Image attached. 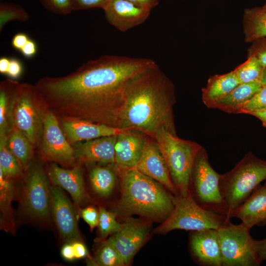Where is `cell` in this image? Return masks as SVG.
Instances as JSON below:
<instances>
[{
  "mask_svg": "<svg viewBox=\"0 0 266 266\" xmlns=\"http://www.w3.org/2000/svg\"><path fill=\"white\" fill-rule=\"evenodd\" d=\"M80 216L89 226L91 231L97 227L99 223V211L93 206H88L80 211Z\"/></svg>",
  "mask_w": 266,
  "mask_h": 266,
  "instance_id": "8d00e7d4",
  "label": "cell"
},
{
  "mask_svg": "<svg viewBox=\"0 0 266 266\" xmlns=\"http://www.w3.org/2000/svg\"><path fill=\"white\" fill-rule=\"evenodd\" d=\"M29 15L22 7L15 4L1 2L0 4V31L8 22L17 20L25 22L28 21Z\"/></svg>",
  "mask_w": 266,
  "mask_h": 266,
  "instance_id": "1f68e13d",
  "label": "cell"
},
{
  "mask_svg": "<svg viewBox=\"0 0 266 266\" xmlns=\"http://www.w3.org/2000/svg\"><path fill=\"white\" fill-rule=\"evenodd\" d=\"M227 218H237L250 230L255 226L266 224V188L259 185L249 198L240 205L232 210Z\"/></svg>",
  "mask_w": 266,
  "mask_h": 266,
  "instance_id": "ffe728a7",
  "label": "cell"
},
{
  "mask_svg": "<svg viewBox=\"0 0 266 266\" xmlns=\"http://www.w3.org/2000/svg\"><path fill=\"white\" fill-rule=\"evenodd\" d=\"M239 82L233 70L222 74H215L208 79L202 89V100L207 107L232 92Z\"/></svg>",
  "mask_w": 266,
  "mask_h": 266,
  "instance_id": "7402d4cb",
  "label": "cell"
},
{
  "mask_svg": "<svg viewBox=\"0 0 266 266\" xmlns=\"http://www.w3.org/2000/svg\"><path fill=\"white\" fill-rule=\"evenodd\" d=\"M89 179L93 191L99 196L107 198L114 188L116 175L109 167L96 166L90 170Z\"/></svg>",
  "mask_w": 266,
  "mask_h": 266,
  "instance_id": "4316f807",
  "label": "cell"
},
{
  "mask_svg": "<svg viewBox=\"0 0 266 266\" xmlns=\"http://www.w3.org/2000/svg\"><path fill=\"white\" fill-rule=\"evenodd\" d=\"M222 266H258L262 263L256 250L255 240L242 223L231 222L217 230Z\"/></svg>",
  "mask_w": 266,
  "mask_h": 266,
  "instance_id": "9c48e42d",
  "label": "cell"
},
{
  "mask_svg": "<svg viewBox=\"0 0 266 266\" xmlns=\"http://www.w3.org/2000/svg\"><path fill=\"white\" fill-rule=\"evenodd\" d=\"M253 56L265 68L266 67V37L258 39L252 42L248 49L247 57Z\"/></svg>",
  "mask_w": 266,
  "mask_h": 266,
  "instance_id": "e575fe53",
  "label": "cell"
},
{
  "mask_svg": "<svg viewBox=\"0 0 266 266\" xmlns=\"http://www.w3.org/2000/svg\"><path fill=\"white\" fill-rule=\"evenodd\" d=\"M21 199L25 212L33 219L45 221L51 213V186L40 163L30 165L27 170Z\"/></svg>",
  "mask_w": 266,
  "mask_h": 266,
  "instance_id": "30bf717a",
  "label": "cell"
},
{
  "mask_svg": "<svg viewBox=\"0 0 266 266\" xmlns=\"http://www.w3.org/2000/svg\"><path fill=\"white\" fill-rule=\"evenodd\" d=\"M257 252L260 261L266 260V237L262 240H255Z\"/></svg>",
  "mask_w": 266,
  "mask_h": 266,
  "instance_id": "7bdbcfd3",
  "label": "cell"
},
{
  "mask_svg": "<svg viewBox=\"0 0 266 266\" xmlns=\"http://www.w3.org/2000/svg\"><path fill=\"white\" fill-rule=\"evenodd\" d=\"M220 176L211 166L207 152L202 147L194 163L190 193L202 208L227 216L228 208L220 190Z\"/></svg>",
  "mask_w": 266,
  "mask_h": 266,
  "instance_id": "ba28073f",
  "label": "cell"
},
{
  "mask_svg": "<svg viewBox=\"0 0 266 266\" xmlns=\"http://www.w3.org/2000/svg\"><path fill=\"white\" fill-rule=\"evenodd\" d=\"M147 135L134 129H127L118 134L115 145V164L119 168H134Z\"/></svg>",
  "mask_w": 266,
  "mask_h": 266,
  "instance_id": "ac0fdd59",
  "label": "cell"
},
{
  "mask_svg": "<svg viewBox=\"0 0 266 266\" xmlns=\"http://www.w3.org/2000/svg\"><path fill=\"white\" fill-rule=\"evenodd\" d=\"M62 129L71 144L102 136L118 135L126 130L79 118L62 117Z\"/></svg>",
  "mask_w": 266,
  "mask_h": 266,
  "instance_id": "2e32d148",
  "label": "cell"
},
{
  "mask_svg": "<svg viewBox=\"0 0 266 266\" xmlns=\"http://www.w3.org/2000/svg\"><path fill=\"white\" fill-rule=\"evenodd\" d=\"M47 173L54 185L65 189L70 195L76 205H80L85 200V184L79 166L65 169L52 163L48 166Z\"/></svg>",
  "mask_w": 266,
  "mask_h": 266,
  "instance_id": "44dd1931",
  "label": "cell"
},
{
  "mask_svg": "<svg viewBox=\"0 0 266 266\" xmlns=\"http://www.w3.org/2000/svg\"><path fill=\"white\" fill-rule=\"evenodd\" d=\"M42 159L66 166L75 163L73 147L66 137L57 115L47 108L43 119L42 137L39 142Z\"/></svg>",
  "mask_w": 266,
  "mask_h": 266,
  "instance_id": "8fae6325",
  "label": "cell"
},
{
  "mask_svg": "<svg viewBox=\"0 0 266 266\" xmlns=\"http://www.w3.org/2000/svg\"><path fill=\"white\" fill-rule=\"evenodd\" d=\"M73 246L75 259L86 257L88 253L85 245L81 241H76L71 243Z\"/></svg>",
  "mask_w": 266,
  "mask_h": 266,
  "instance_id": "b9f144b4",
  "label": "cell"
},
{
  "mask_svg": "<svg viewBox=\"0 0 266 266\" xmlns=\"http://www.w3.org/2000/svg\"><path fill=\"white\" fill-rule=\"evenodd\" d=\"M263 69L254 57L249 56L233 71L239 83L243 84L260 81Z\"/></svg>",
  "mask_w": 266,
  "mask_h": 266,
  "instance_id": "f546056e",
  "label": "cell"
},
{
  "mask_svg": "<svg viewBox=\"0 0 266 266\" xmlns=\"http://www.w3.org/2000/svg\"><path fill=\"white\" fill-rule=\"evenodd\" d=\"M117 135L102 136L79 143L73 148L76 161L83 163L115 164Z\"/></svg>",
  "mask_w": 266,
  "mask_h": 266,
  "instance_id": "d6986e66",
  "label": "cell"
},
{
  "mask_svg": "<svg viewBox=\"0 0 266 266\" xmlns=\"http://www.w3.org/2000/svg\"><path fill=\"white\" fill-rule=\"evenodd\" d=\"M260 82L263 86H266V67L263 69Z\"/></svg>",
  "mask_w": 266,
  "mask_h": 266,
  "instance_id": "c3c4849f",
  "label": "cell"
},
{
  "mask_svg": "<svg viewBox=\"0 0 266 266\" xmlns=\"http://www.w3.org/2000/svg\"><path fill=\"white\" fill-rule=\"evenodd\" d=\"M265 180L266 161L251 153L246 154L231 170L220 174L219 187L228 208L227 217Z\"/></svg>",
  "mask_w": 266,
  "mask_h": 266,
  "instance_id": "5b68a950",
  "label": "cell"
},
{
  "mask_svg": "<svg viewBox=\"0 0 266 266\" xmlns=\"http://www.w3.org/2000/svg\"><path fill=\"white\" fill-rule=\"evenodd\" d=\"M230 222L226 216L200 207L190 193L185 197L174 196L172 212L157 231L160 233H166L177 229L192 231L217 230Z\"/></svg>",
  "mask_w": 266,
  "mask_h": 266,
  "instance_id": "52a82bcc",
  "label": "cell"
},
{
  "mask_svg": "<svg viewBox=\"0 0 266 266\" xmlns=\"http://www.w3.org/2000/svg\"><path fill=\"white\" fill-rule=\"evenodd\" d=\"M243 29L246 42L266 37V11L262 7L245 9Z\"/></svg>",
  "mask_w": 266,
  "mask_h": 266,
  "instance_id": "d4e9b609",
  "label": "cell"
},
{
  "mask_svg": "<svg viewBox=\"0 0 266 266\" xmlns=\"http://www.w3.org/2000/svg\"><path fill=\"white\" fill-rule=\"evenodd\" d=\"M7 146L23 169L27 170L33 157V144L20 131L11 126L7 134Z\"/></svg>",
  "mask_w": 266,
  "mask_h": 266,
  "instance_id": "cb8c5ba5",
  "label": "cell"
},
{
  "mask_svg": "<svg viewBox=\"0 0 266 266\" xmlns=\"http://www.w3.org/2000/svg\"><path fill=\"white\" fill-rule=\"evenodd\" d=\"M189 248L194 261L202 266H222L217 230L194 231L190 234Z\"/></svg>",
  "mask_w": 266,
  "mask_h": 266,
  "instance_id": "9a60e30c",
  "label": "cell"
},
{
  "mask_svg": "<svg viewBox=\"0 0 266 266\" xmlns=\"http://www.w3.org/2000/svg\"><path fill=\"white\" fill-rule=\"evenodd\" d=\"M266 108V86L262 88L249 100L240 106L236 114H248Z\"/></svg>",
  "mask_w": 266,
  "mask_h": 266,
  "instance_id": "836d02e7",
  "label": "cell"
},
{
  "mask_svg": "<svg viewBox=\"0 0 266 266\" xmlns=\"http://www.w3.org/2000/svg\"><path fill=\"white\" fill-rule=\"evenodd\" d=\"M48 10L60 15H66L72 11L71 0H39Z\"/></svg>",
  "mask_w": 266,
  "mask_h": 266,
  "instance_id": "d590c367",
  "label": "cell"
},
{
  "mask_svg": "<svg viewBox=\"0 0 266 266\" xmlns=\"http://www.w3.org/2000/svg\"><path fill=\"white\" fill-rule=\"evenodd\" d=\"M38 47L36 42L30 38L20 52L25 58L31 59L36 55Z\"/></svg>",
  "mask_w": 266,
  "mask_h": 266,
  "instance_id": "ab89813d",
  "label": "cell"
},
{
  "mask_svg": "<svg viewBox=\"0 0 266 266\" xmlns=\"http://www.w3.org/2000/svg\"><path fill=\"white\" fill-rule=\"evenodd\" d=\"M22 167L7 146V134L0 135V170L9 178L20 177Z\"/></svg>",
  "mask_w": 266,
  "mask_h": 266,
  "instance_id": "f1b7e54d",
  "label": "cell"
},
{
  "mask_svg": "<svg viewBox=\"0 0 266 266\" xmlns=\"http://www.w3.org/2000/svg\"><path fill=\"white\" fill-rule=\"evenodd\" d=\"M47 108L35 85L18 83L10 103L11 126L24 133L33 145H39Z\"/></svg>",
  "mask_w": 266,
  "mask_h": 266,
  "instance_id": "8992f818",
  "label": "cell"
},
{
  "mask_svg": "<svg viewBox=\"0 0 266 266\" xmlns=\"http://www.w3.org/2000/svg\"><path fill=\"white\" fill-rule=\"evenodd\" d=\"M94 261L95 264L101 266H126L116 248L108 239L99 249Z\"/></svg>",
  "mask_w": 266,
  "mask_h": 266,
  "instance_id": "4dcf8cb0",
  "label": "cell"
},
{
  "mask_svg": "<svg viewBox=\"0 0 266 266\" xmlns=\"http://www.w3.org/2000/svg\"><path fill=\"white\" fill-rule=\"evenodd\" d=\"M250 114L258 118L262 122L263 126L266 127V108L252 112Z\"/></svg>",
  "mask_w": 266,
  "mask_h": 266,
  "instance_id": "bcb514c9",
  "label": "cell"
},
{
  "mask_svg": "<svg viewBox=\"0 0 266 266\" xmlns=\"http://www.w3.org/2000/svg\"><path fill=\"white\" fill-rule=\"evenodd\" d=\"M157 141L178 195L190 193V183L195 159L202 147L199 143L178 137L164 128L156 133Z\"/></svg>",
  "mask_w": 266,
  "mask_h": 266,
  "instance_id": "277c9868",
  "label": "cell"
},
{
  "mask_svg": "<svg viewBox=\"0 0 266 266\" xmlns=\"http://www.w3.org/2000/svg\"><path fill=\"white\" fill-rule=\"evenodd\" d=\"M139 6L151 10L159 3L160 0H127Z\"/></svg>",
  "mask_w": 266,
  "mask_h": 266,
  "instance_id": "f6af8a7d",
  "label": "cell"
},
{
  "mask_svg": "<svg viewBox=\"0 0 266 266\" xmlns=\"http://www.w3.org/2000/svg\"><path fill=\"white\" fill-rule=\"evenodd\" d=\"M0 170V226L6 231L13 230L14 222L11 202L14 198V185Z\"/></svg>",
  "mask_w": 266,
  "mask_h": 266,
  "instance_id": "484cf974",
  "label": "cell"
},
{
  "mask_svg": "<svg viewBox=\"0 0 266 266\" xmlns=\"http://www.w3.org/2000/svg\"><path fill=\"white\" fill-rule=\"evenodd\" d=\"M134 168L160 183L174 196L178 195L155 139L147 135L140 158Z\"/></svg>",
  "mask_w": 266,
  "mask_h": 266,
  "instance_id": "4fadbf2b",
  "label": "cell"
},
{
  "mask_svg": "<svg viewBox=\"0 0 266 266\" xmlns=\"http://www.w3.org/2000/svg\"><path fill=\"white\" fill-rule=\"evenodd\" d=\"M120 168L121 196L118 210L128 215L166 219L174 208V196L160 183L136 168Z\"/></svg>",
  "mask_w": 266,
  "mask_h": 266,
  "instance_id": "3957f363",
  "label": "cell"
},
{
  "mask_svg": "<svg viewBox=\"0 0 266 266\" xmlns=\"http://www.w3.org/2000/svg\"><path fill=\"white\" fill-rule=\"evenodd\" d=\"M155 63L148 58L105 55L67 75L41 78L35 86L56 115L117 128L128 85Z\"/></svg>",
  "mask_w": 266,
  "mask_h": 266,
  "instance_id": "6da1fadb",
  "label": "cell"
},
{
  "mask_svg": "<svg viewBox=\"0 0 266 266\" xmlns=\"http://www.w3.org/2000/svg\"><path fill=\"white\" fill-rule=\"evenodd\" d=\"M99 211L98 227L101 238L104 239L108 235L114 234L120 230L123 224L117 221L115 213L109 212L102 207H99Z\"/></svg>",
  "mask_w": 266,
  "mask_h": 266,
  "instance_id": "d6a6232c",
  "label": "cell"
},
{
  "mask_svg": "<svg viewBox=\"0 0 266 266\" xmlns=\"http://www.w3.org/2000/svg\"><path fill=\"white\" fill-rule=\"evenodd\" d=\"M148 233V228L144 225L136 221H129L123 224L120 230L108 239L115 246L126 265H128L144 242Z\"/></svg>",
  "mask_w": 266,
  "mask_h": 266,
  "instance_id": "e0dca14e",
  "label": "cell"
},
{
  "mask_svg": "<svg viewBox=\"0 0 266 266\" xmlns=\"http://www.w3.org/2000/svg\"><path fill=\"white\" fill-rule=\"evenodd\" d=\"M102 10L107 21L123 32L144 22L151 10L127 0H109Z\"/></svg>",
  "mask_w": 266,
  "mask_h": 266,
  "instance_id": "5bb4252c",
  "label": "cell"
},
{
  "mask_svg": "<svg viewBox=\"0 0 266 266\" xmlns=\"http://www.w3.org/2000/svg\"><path fill=\"white\" fill-rule=\"evenodd\" d=\"M61 254L62 257L66 260L72 261L75 259L71 243L65 244L61 249Z\"/></svg>",
  "mask_w": 266,
  "mask_h": 266,
  "instance_id": "ee69618b",
  "label": "cell"
},
{
  "mask_svg": "<svg viewBox=\"0 0 266 266\" xmlns=\"http://www.w3.org/2000/svg\"><path fill=\"white\" fill-rule=\"evenodd\" d=\"M264 186H265V187L266 188V182L264 183Z\"/></svg>",
  "mask_w": 266,
  "mask_h": 266,
  "instance_id": "f907efd6",
  "label": "cell"
},
{
  "mask_svg": "<svg viewBox=\"0 0 266 266\" xmlns=\"http://www.w3.org/2000/svg\"><path fill=\"white\" fill-rule=\"evenodd\" d=\"M175 101L173 83L155 63L128 85L117 128L136 130L154 139L162 128L176 135Z\"/></svg>",
  "mask_w": 266,
  "mask_h": 266,
  "instance_id": "7a4b0ae2",
  "label": "cell"
},
{
  "mask_svg": "<svg viewBox=\"0 0 266 266\" xmlns=\"http://www.w3.org/2000/svg\"><path fill=\"white\" fill-rule=\"evenodd\" d=\"M18 83L11 80L2 81L0 86V135L7 134L10 128V101Z\"/></svg>",
  "mask_w": 266,
  "mask_h": 266,
  "instance_id": "83f0119b",
  "label": "cell"
},
{
  "mask_svg": "<svg viewBox=\"0 0 266 266\" xmlns=\"http://www.w3.org/2000/svg\"><path fill=\"white\" fill-rule=\"evenodd\" d=\"M51 213L61 238L67 243L81 241L77 217L71 202L61 188L51 186Z\"/></svg>",
  "mask_w": 266,
  "mask_h": 266,
  "instance_id": "7c38bea8",
  "label": "cell"
},
{
  "mask_svg": "<svg viewBox=\"0 0 266 266\" xmlns=\"http://www.w3.org/2000/svg\"><path fill=\"white\" fill-rule=\"evenodd\" d=\"M10 58L7 57H1L0 58V72L2 74H6L9 67Z\"/></svg>",
  "mask_w": 266,
  "mask_h": 266,
  "instance_id": "7dc6e473",
  "label": "cell"
},
{
  "mask_svg": "<svg viewBox=\"0 0 266 266\" xmlns=\"http://www.w3.org/2000/svg\"><path fill=\"white\" fill-rule=\"evenodd\" d=\"M262 8L266 11V2L265 4L263 6H262Z\"/></svg>",
  "mask_w": 266,
  "mask_h": 266,
  "instance_id": "681fc988",
  "label": "cell"
},
{
  "mask_svg": "<svg viewBox=\"0 0 266 266\" xmlns=\"http://www.w3.org/2000/svg\"><path fill=\"white\" fill-rule=\"evenodd\" d=\"M109 0H71L72 10L94 8L102 9Z\"/></svg>",
  "mask_w": 266,
  "mask_h": 266,
  "instance_id": "74e56055",
  "label": "cell"
},
{
  "mask_svg": "<svg viewBox=\"0 0 266 266\" xmlns=\"http://www.w3.org/2000/svg\"><path fill=\"white\" fill-rule=\"evenodd\" d=\"M23 71L22 62L16 58H10L9 67L6 75L12 79H17L21 76Z\"/></svg>",
  "mask_w": 266,
  "mask_h": 266,
  "instance_id": "f35d334b",
  "label": "cell"
},
{
  "mask_svg": "<svg viewBox=\"0 0 266 266\" xmlns=\"http://www.w3.org/2000/svg\"><path fill=\"white\" fill-rule=\"evenodd\" d=\"M30 39L26 33H18L12 37L11 45L15 50L20 51Z\"/></svg>",
  "mask_w": 266,
  "mask_h": 266,
  "instance_id": "60d3db41",
  "label": "cell"
},
{
  "mask_svg": "<svg viewBox=\"0 0 266 266\" xmlns=\"http://www.w3.org/2000/svg\"><path fill=\"white\" fill-rule=\"evenodd\" d=\"M262 86L260 81L239 84L228 95L213 103L210 108L236 114L237 109L252 98Z\"/></svg>",
  "mask_w": 266,
  "mask_h": 266,
  "instance_id": "603a6c76",
  "label": "cell"
}]
</instances>
